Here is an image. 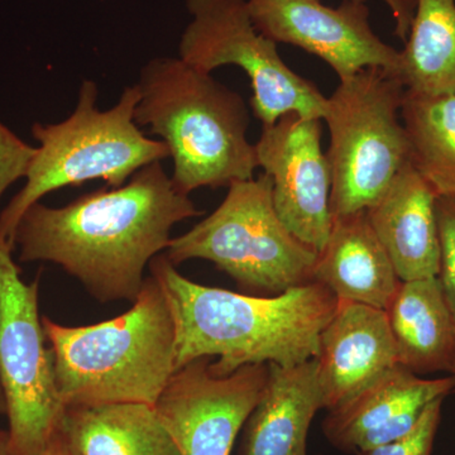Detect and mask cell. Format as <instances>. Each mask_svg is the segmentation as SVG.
<instances>
[{
  "label": "cell",
  "instance_id": "obj_1",
  "mask_svg": "<svg viewBox=\"0 0 455 455\" xmlns=\"http://www.w3.org/2000/svg\"><path fill=\"white\" fill-rule=\"evenodd\" d=\"M202 212L173 185L163 163L52 208L33 204L12 238L20 262H50L84 284L97 300L136 301L145 271L167 250L171 230Z\"/></svg>",
  "mask_w": 455,
  "mask_h": 455
},
{
  "label": "cell",
  "instance_id": "obj_2",
  "mask_svg": "<svg viewBox=\"0 0 455 455\" xmlns=\"http://www.w3.org/2000/svg\"><path fill=\"white\" fill-rule=\"evenodd\" d=\"M149 269L175 320L176 371L205 357L218 358L209 363L217 376L254 364L304 363L319 355L320 334L338 307L334 293L315 281L280 295H245L188 280L164 253Z\"/></svg>",
  "mask_w": 455,
  "mask_h": 455
},
{
  "label": "cell",
  "instance_id": "obj_3",
  "mask_svg": "<svg viewBox=\"0 0 455 455\" xmlns=\"http://www.w3.org/2000/svg\"><path fill=\"white\" fill-rule=\"evenodd\" d=\"M134 85V121L169 148L171 180L181 193L253 179L259 161L241 94L179 56L149 60Z\"/></svg>",
  "mask_w": 455,
  "mask_h": 455
},
{
  "label": "cell",
  "instance_id": "obj_4",
  "mask_svg": "<svg viewBox=\"0 0 455 455\" xmlns=\"http://www.w3.org/2000/svg\"><path fill=\"white\" fill-rule=\"evenodd\" d=\"M132 304L122 315L92 325L42 317L65 407L157 403L176 372L175 320L154 275Z\"/></svg>",
  "mask_w": 455,
  "mask_h": 455
},
{
  "label": "cell",
  "instance_id": "obj_5",
  "mask_svg": "<svg viewBox=\"0 0 455 455\" xmlns=\"http://www.w3.org/2000/svg\"><path fill=\"white\" fill-rule=\"evenodd\" d=\"M98 97L97 83L85 79L68 118L32 125L37 151L25 185L0 212V239L9 247L20 218L42 197L92 180H103L108 187H122L143 167L170 158L163 140L147 137L134 121L140 99L136 85L123 90L109 109H99Z\"/></svg>",
  "mask_w": 455,
  "mask_h": 455
},
{
  "label": "cell",
  "instance_id": "obj_6",
  "mask_svg": "<svg viewBox=\"0 0 455 455\" xmlns=\"http://www.w3.org/2000/svg\"><path fill=\"white\" fill-rule=\"evenodd\" d=\"M164 253L175 266L211 260L241 289L265 296L313 283L317 257L278 217L266 173L230 185L220 205Z\"/></svg>",
  "mask_w": 455,
  "mask_h": 455
},
{
  "label": "cell",
  "instance_id": "obj_7",
  "mask_svg": "<svg viewBox=\"0 0 455 455\" xmlns=\"http://www.w3.org/2000/svg\"><path fill=\"white\" fill-rule=\"evenodd\" d=\"M405 90L396 75L368 68L340 80L326 98L333 217L367 212L410 163L401 119Z\"/></svg>",
  "mask_w": 455,
  "mask_h": 455
},
{
  "label": "cell",
  "instance_id": "obj_8",
  "mask_svg": "<svg viewBox=\"0 0 455 455\" xmlns=\"http://www.w3.org/2000/svg\"><path fill=\"white\" fill-rule=\"evenodd\" d=\"M13 252L0 239V383L8 445L11 455H40L59 433L66 407L38 309L40 283L22 280Z\"/></svg>",
  "mask_w": 455,
  "mask_h": 455
},
{
  "label": "cell",
  "instance_id": "obj_9",
  "mask_svg": "<svg viewBox=\"0 0 455 455\" xmlns=\"http://www.w3.org/2000/svg\"><path fill=\"white\" fill-rule=\"evenodd\" d=\"M190 23L179 44V57L212 74L221 66L242 68L250 79L254 116L274 124L287 113L322 119L326 97L296 74L277 51L276 42L253 25L247 0H185Z\"/></svg>",
  "mask_w": 455,
  "mask_h": 455
},
{
  "label": "cell",
  "instance_id": "obj_10",
  "mask_svg": "<svg viewBox=\"0 0 455 455\" xmlns=\"http://www.w3.org/2000/svg\"><path fill=\"white\" fill-rule=\"evenodd\" d=\"M209 363L199 358L176 371L155 405L180 455H230L267 383L268 364L217 376Z\"/></svg>",
  "mask_w": 455,
  "mask_h": 455
},
{
  "label": "cell",
  "instance_id": "obj_11",
  "mask_svg": "<svg viewBox=\"0 0 455 455\" xmlns=\"http://www.w3.org/2000/svg\"><path fill=\"white\" fill-rule=\"evenodd\" d=\"M253 25L276 44H292L319 57L340 80L368 68L396 75L400 51L382 41L370 23L367 3L343 0H247Z\"/></svg>",
  "mask_w": 455,
  "mask_h": 455
},
{
  "label": "cell",
  "instance_id": "obj_12",
  "mask_svg": "<svg viewBox=\"0 0 455 455\" xmlns=\"http://www.w3.org/2000/svg\"><path fill=\"white\" fill-rule=\"evenodd\" d=\"M259 167L272 184L278 217L293 235L319 252L331 235V173L322 147V119L287 113L262 125Z\"/></svg>",
  "mask_w": 455,
  "mask_h": 455
},
{
  "label": "cell",
  "instance_id": "obj_13",
  "mask_svg": "<svg viewBox=\"0 0 455 455\" xmlns=\"http://www.w3.org/2000/svg\"><path fill=\"white\" fill-rule=\"evenodd\" d=\"M455 388V374L424 379L397 364L355 397L329 410L323 433L335 448L361 454L410 433L427 407Z\"/></svg>",
  "mask_w": 455,
  "mask_h": 455
},
{
  "label": "cell",
  "instance_id": "obj_14",
  "mask_svg": "<svg viewBox=\"0 0 455 455\" xmlns=\"http://www.w3.org/2000/svg\"><path fill=\"white\" fill-rule=\"evenodd\" d=\"M316 361L323 403L329 411L397 366L386 311L338 301L333 317L320 334Z\"/></svg>",
  "mask_w": 455,
  "mask_h": 455
},
{
  "label": "cell",
  "instance_id": "obj_15",
  "mask_svg": "<svg viewBox=\"0 0 455 455\" xmlns=\"http://www.w3.org/2000/svg\"><path fill=\"white\" fill-rule=\"evenodd\" d=\"M436 196L411 163L367 211L401 281L438 277L440 239Z\"/></svg>",
  "mask_w": 455,
  "mask_h": 455
},
{
  "label": "cell",
  "instance_id": "obj_16",
  "mask_svg": "<svg viewBox=\"0 0 455 455\" xmlns=\"http://www.w3.org/2000/svg\"><path fill=\"white\" fill-rule=\"evenodd\" d=\"M313 277L338 301L381 310L387 309L403 283L367 212L333 217L328 241L317 252Z\"/></svg>",
  "mask_w": 455,
  "mask_h": 455
},
{
  "label": "cell",
  "instance_id": "obj_17",
  "mask_svg": "<svg viewBox=\"0 0 455 455\" xmlns=\"http://www.w3.org/2000/svg\"><path fill=\"white\" fill-rule=\"evenodd\" d=\"M324 409L316 358L296 366L268 363V379L245 423L242 455H307L311 421Z\"/></svg>",
  "mask_w": 455,
  "mask_h": 455
},
{
  "label": "cell",
  "instance_id": "obj_18",
  "mask_svg": "<svg viewBox=\"0 0 455 455\" xmlns=\"http://www.w3.org/2000/svg\"><path fill=\"white\" fill-rule=\"evenodd\" d=\"M385 311L400 366L455 374V320L438 277L403 281Z\"/></svg>",
  "mask_w": 455,
  "mask_h": 455
},
{
  "label": "cell",
  "instance_id": "obj_19",
  "mask_svg": "<svg viewBox=\"0 0 455 455\" xmlns=\"http://www.w3.org/2000/svg\"><path fill=\"white\" fill-rule=\"evenodd\" d=\"M59 433L68 455H180L146 403L66 407Z\"/></svg>",
  "mask_w": 455,
  "mask_h": 455
},
{
  "label": "cell",
  "instance_id": "obj_20",
  "mask_svg": "<svg viewBox=\"0 0 455 455\" xmlns=\"http://www.w3.org/2000/svg\"><path fill=\"white\" fill-rule=\"evenodd\" d=\"M397 77L415 94H455V0H416Z\"/></svg>",
  "mask_w": 455,
  "mask_h": 455
},
{
  "label": "cell",
  "instance_id": "obj_21",
  "mask_svg": "<svg viewBox=\"0 0 455 455\" xmlns=\"http://www.w3.org/2000/svg\"><path fill=\"white\" fill-rule=\"evenodd\" d=\"M401 119L410 143V163L436 196L455 197V94L407 92Z\"/></svg>",
  "mask_w": 455,
  "mask_h": 455
},
{
  "label": "cell",
  "instance_id": "obj_22",
  "mask_svg": "<svg viewBox=\"0 0 455 455\" xmlns=\"http://www.w3.org/2000/svg\"><path fill=\"white\" fill-rule=\"evenodd\" d=\"M444 398L431 403L414 429L387 444L370 449L359 455H431L438 433Z\"/></svg>",
  "mask_w": 455,
  "mask_h": 455
},
{
  "label": "cell",
  "instance_id": "obj_23",
  "mask_svg": "<svg viewBox=\"0 0 455 455\" xmlns=\"http://www.w3.org/2000/svg\"><path fill=\"white\" fill-rule=\"evenodd\" d=\"M436 220L440 239L438 278L455 320V197L438 196Z\"/></svg>",
  "mask_w": 455,
  "mask_h": 455
},
{
  "label": "cell",
  "instance_id": "obj_24",
  "mask_svg": "<svg viewBox=\"0 0 455 455\" xmlns=\"http://www.w3.org/2000/svg\"><path fill=\"white\" fill-rule=\"evenodd\" d=\"M37 147L18 137L0 121V199L18 180H25Z\"/></svg>",
  "mask_w": 455,
  "mask_h": 455
},
{
  "label": "cell",
  "instance_id": "obj_25",
  "mask_svg": "<svg viewBox=\"0 0 455 455\" xmlns=\"http://www.w3.org/2000/svg\"><path fill=\"white\" fill-rule=\"evenodd\" d=\"M367 3L368 0H359ZM387 8L390 9L391 16L394 18V33L405 42L411 27L416 9V0H382Z\"/></svg>",
  "mask_w": 455,
  "mask_h": 455
},
{
  "label": "cell",
  "instance_id": "obj_26",
  "mask_svg": "<svg viewBox=\"0 0 455 455\" xmlns=\"http://www.w3.org/2000/svg\"><path fill=\"white\" fill-rule=\"evenodd\" d=\"M40 455H68V449H66L60 433H57L55 438L51 440L50 444Z\"/></svg>",
  "mask_w": 455,
  "mask_h": 455
},
{
  "label": "cell",
  "instance_id": "obj_27",
  "mask_svg": "<svg viewBox=\"0 0 455 455\" xmlns=\"http://www.w3.org/2000/svg\"><path fill=\"white\" fill-rule=\"evenodd\" d=\"M0 455H11V451H9L7 431H0Z\"/></svg>",
  "mask_w": 455,
  "mask_h": 455
},
{
  "label": "cell",
  "instance_id": "obj_28",
  "mask_svg": "<svg viewBox=\"0 0 455 455\" xmlns=\"http://www.w3.org/2000/svg\"><path fill=\"white\" fill-rule=\"evenodd\" d=\"M5 414V400L3 395L2 383H0V415Z\"/></svg>",
  "mask_w": 455,
  "mask_h": 455
}]
</instances>
